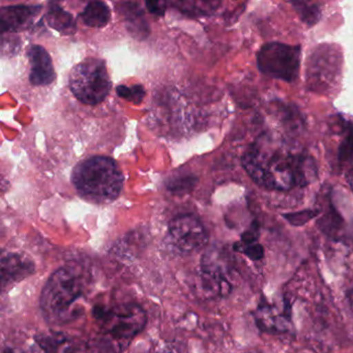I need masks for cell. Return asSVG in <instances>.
<instances>
[{"label":"cell","mask_w":353,"mask_h":353,"mask_svg":"<svg viewBox=\"0 0 353 353\" xmlns=\"http://www.w3.org/2000/svg\"><path fill=\"white\" fill-rule=\"evenodd\" d=\"M243 166L257 185L276 191L305 187L317 174L311 157L268 140L256 141L250 146L243 154Z\"/></svg>","instance_id":"obj_1"},{"label":"cell","mask_w":353,"mask_h":353,"mask_svg":"<svg viewBox=\"0 0 353 353\" xmlns=\"http://www.w3.org/2000/svg\"><path fill=\"white\" fill-rule=\"evenodd\" d=\"M88 283V274L78 264L53 272L41 293V309L47 321L63 324L75 319L78 303L85 295Z\"/></svg>","instance_id":"obj_2"},{"label":"cell","mask_w":353,"mask_h":353,"mask_svg":"<svg viewBox=\"0 0 353 353\" xmlns=\"http://www.w3.org/2000/svg\"><path fill=\"white\" fill-rule=\"evenodd\" d=\"M72 181L79 195L92 203L114 201L123 188V175L115 161L92 157L74 169Z\"/></svg>","instance_id":"obj_3"},{"label":"cell","mask_w":353,"mask_h":353,"mask_svg":"<svg viewBox=\"0 0 353 353\" xmlns=\"http://www.w3.org/2000/svg\"><path fill=\"white\" fill-rule=\"evenodd\" d=\"M69 83L74 96L90 106L102 103L112 86L104 61L96 59H85L76 65L70 74Z\"/></svg>","instance_id":"obj_4"},{"label":"cell","mask_w":353,"mask_h":353,"mask_svg":"<svg viewBox=\"0 0 353 353\" xmlns=\"http://www.w3.org/2000/svg\"><path fill=\"white\" fill-rule=\"evenodd\" d=\"M94 316L105 334L117 341H129L135 338L143 330L148 321L144 310L132 303L112 307L97 305Z\"/></svg>","instance_id":"obj_5"},{"label":"cell","mask_w":353,"mask_h":353,"mask_svg":"<svg viewBox=\"0 0 353 353\" xmlns=\"http://www.w3.org/2000/svg\"><path fill=\"white\" fill-rule=\"evenodd\" d=\"M301 47L272 42L261 47L257 54L258 69L264 75L293 82L301 67Z\"/></svg>","instance_id":"obj_6"},{"label":"cell","mask_w":353,"mask_h":353,"mask_svg":"<svg viewBox=\"0 0 353 353\" xmlns=\"http://www.w3.org/2000/svg\"><path fill=\"white\" fill-rule=\"evenodd\" d=\"M340 53L330 45H322L314 51L307 63L309 90L324 92L332 90L341 75Z\"/></svg>","instance_id":"obj_7"},{"label":"cell","mask_w":353,"mask_h":353,"mask_svg":"<svg viewBox=\"0 0 353 353\" xmlns=\"http://www.w3.org/2000/svg\"><path fill=\"white\" fill-rule=\"evenodd\" d=\"M173 245L183 253L199 251L208 243V232L199 219L192 214L176 216L169 224Z\"/></svg>","instance_id":"obj_8"},{"label":"cell","mask_w":353,"mask_h":353,"mask_svg":"<svg viewBox=\"0 0 353 353\" xmlns=\"http://www.w3.org/2000/svg\"><path fill=\"white\" fill-rule=\"evenodd\" d=\"M200 283L206 294L225 295L231 288L224 268L216 261V258L210 256H206L202 260Z\"/></svg>","instance_id":"obj_9"},{"label":"cell","mask_w":353,"mask_h":353,"mask_svg":"<svg viewBox=\"0 0 353 353\" xmlns=\"http://www.w3.org/2000/svg\"><path fill=\"white\" fill-rule=\"evenodd\" d=\"M34 263L26 256L18 253H3L1 257V286L3 288L32 276Z\"/></svg>","instance_id":"obj_10"},{"label":"cell","mask_w":353,"mask_h":353,"mask_svg":"<svg viewBox=\"0 0 353 353\" xmlns=\"http://www.w3.org/2000/svg\"><path fill=\"white\" fill-rule=\"evenodd\" d=\"M30 63V80L34 85L45 86L55 80L52 59L42 46H32L28 51Z\"/></svg>","instance_id":"obj_11"},{"label":"cell","mask_w":353,"mask_h":353,"mask_svg":"<svg viewBox=\"0 0 353 353\" xmlns=\"http://www.w3.org/2000/svg\"><path fill=\"white\" fill-rule=\"evenodd\" d=\"M41 7H17L3 8L1 10V23L3 32H18L28 28L34 19Z\"/></svg>","instance_id":"obj_12"},{"label":"cell","mask_w":353,"mask_h":353,"mask_svg":"<svg viewBox=\"0 0 353 353\" xmlns=\"http://www.w3.org/2000/svg\"><path fill=\"white\" fill-rule=\"evenodd\" d=\"M111 12L106 3L94 1L88 3L81 14L84 23L90 28H104L110 21Z\"/></svg>","instance_id":"obj_13"},{"label":"cell","mask_w":353,"mask_h":353,"mask_svg":"<svg viewBox=\"0 0 353 353\" xmlns=\"http://www.w3.org/2000/svg\"><path fill=\"white\" fill-rule=\"evenodd\" d=\"M47 21L51 28L65 34H73L76 32V22L71 14L63 8L51 5L47 14Z\"/></svg>","instance_id":"obj_14"},{"label":"cell","mask_w":353,"mask_h":353,"mask_svg":"<svg viewBox=\"0 0 353 353\" xmlns=\"http://www.w3.org/2000/svg\"><path fill=\"white\" fill-rule=\"evenodd\" d=\"M292 6L301 17V21L307 26H315L319 21L321 13L318 6L309 3H292Z\"/></svg>","instance_id":"obj_15"},{"label":"cell","mask_w":353,"mask_h":353,"mask_svg":"<svg viewBox=\"0 0 353 353\" xmlns=\"http://www.w3.org/2000/svg\"><path fill=\"white\" fill-rule=\"evenodd\" d=\"M76 353H117V349L108 339L100 338L86 343Z\"/></svg>","instance_id":"obj_16"},{"label":"cell","mask_w":353,"mask_h":353,"mask_svg":"<svg viewBox=\"0 0 353 353\" xmlns=\"http://www.w3.org/2000/svg\"><path fill=\"white\" fill-rule=\"evenodd\" d=\"M40 345L46 351V353H67L70 349L68 339L59 336V334L44 336L41 339Z\"/></svg>","instance_id":"obj_17"},{"label":"cell","mask_w":353,"mask_h":353,"mask_svg":"<svg viewBox=\"0 0 353 353\" xmlns=\"http://www.w3.org/2000/svg\"><path fill=\"white\" fill-rule=\"evenodd\" d=\"M117 94L125 100L133 102L134 104H139L145 96V90L143 86L136 84L133 86L121 85L117 88Z\"/></svg>","instance_id":"obj_18"},{"label":"cell","mask_w":353,"mask_h":353,"mask_svg":"<svg viewBox=\"0 0 353 353\" xmlns=\"http://www.w3.org/2000/svg\"><path fill=\"white\" fill-rule=\"evenodd\" d=\"M353 156V123H348L346 136L339 148V160L346 162Z\"/></svg>","instance_id":"obj_19"},{"label":"cell","mask_w":353,"mask_h":353,"mask_svg":"<svg viewBox=\"0 0 353 353\" xmlns=\"http://www.w3.org/2000/svg\"><path fill=\"white\" fill-rule=\"evenodd\" d=\"M314 216H316V212L313 210H303V212H295V214H286L285 218L290 221L293 225H301L305 224Z\"/></svg>","instance_id":"obj_20"},{"label":"cell","mask_w":353,"mask_h":353,"mask_svg":"<svg viewBox=\"0 0 353 353\" xmlns=\"http://www.w3.org/2000/svg\"><path fill=\"white\" fill-rule=\"evenodd\" d=\"M146 6L152 14H156V15H163L164 14L165 8L161 7V6H164L163 3H152H152H146Z\"/></svg>","instance_id":"obj_21"},{"label":"cell","mask_w":353,"mask_h":353,"mask_svg":"<svg viewBox=\"0 0 353 353\" xmlns=\"http://www.w3.org/2000/svg\"><path fill=\"white\" fill-rule=\"evenodd\" d=\"M3 353H24L23 351L18 350L16 348H12V347H7V348L3 350Z\"/></svg>","instance_id":"obj_22"}]
</instances>
